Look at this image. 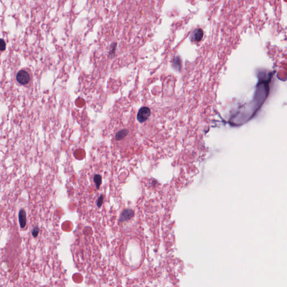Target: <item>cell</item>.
<instances>
[{
  "label": "cell",
  "instance_id": "10",
  "mask_svg": "<svg viewBox=\"0 0 287 287\" xmlns=\"http://www.w3.org/2000/svg\"><path fill=\"white\" fill-rule=\"evenodd\" d=\"M103 196L102 195H101L98 200V202H97V205L98 206V208H100L101 206V205L103 204Z\"/></svg>",
  "mask_w": 287,
  "mask_h": 287
},
{
  "label": "cell",
  "instance_id": "6",
  "mask_svg": "<svg viewBox=\"0 0 287 287\" xmlns=\"http://www.w3.org/2000/svg\"><path fill=\"white\" fill-rule=\"evenodd\" d=\"M128 130L126 129L122 130L118 132L116 135V139L117 140H121L125 138L128 134Z\"/></svg>",
  "mask_w": 287,
  "mask_h": 287
},
{
  "label": "cell",
  "instance_id": "9",
  "mask_svg": "<svg viewBox=\"0 0 287 287\" xmlns=\"http://www.w3.org/2000/svg\"><path fill=\"white\" fill-rule=\"evenodd\" d=\"M6 49V43L4 39H0V51H4Z\"/></svg>",
  "mask_w": 287,
  "mask_h": 287
},
{
  "label": "cell",
  "instance_id": "1",
  "mask_svg": "<svg viewBox=\"0 0 287 287\" xmlns=\"http://www.w3.org/2000/svg\"><path fill=\"white\" fill-rule=\"evenodd\" d=\"M150 114H151V112L149 108L146 107L142 108L140 109L137 114V120L140 123L144 122L148 119V118L150 116Z\"/></svg>",
  "mask_w": 287,
  "mask_h": 287
},
{
  "label": "cell",
  "instance_id": "11",
  "mask_svg": "<svg viewBox=\"0 0 287 287\" xmlns=\"http://www.w3.org/2000/svg\"><path fill=\"white\" fill-rule=\"evenodd\" d=\"M116 46H117V43H113L111 45V50H110V54L111 55H113L114 54L115 50L116 48Z\"/></svg>",
  "mask_w": 287,
  "mask_h": 287
},
{
  "label": "cell",
  "instance_id": "5",
  "mask_svg": "<svg viewBox=\"0 0 287 287\" xmlns=\"http://www.w3.org/2000/svg\"><path fill=\"white\" fill-rule=\"evenodd\" d=\"M204 31L200 28H199L196 29L193 33L192 35V39L195 42H199L202 39Z\"/></svg>",
  "mask_w": 287,
  "mask_h": 287
},
{
  "label": "cell",
  "instance_id": "8",
  "mask_svg": "<svg viewBox=\"0 0 287 287\" xmlns=\"http://www.w3.org/2000/svg\"><path fill=\"white\" fill-rule=\"evenodd\" d=\"M39 233V228H38V227H37V226L33 228L32 232H31L32 235L33 236V237H34V238H36L38 236Z\"/></svg>",
  "mask_w": 287,
  "mask_h": 287
},
{
  "label": "cell",
  "instance_id": "3",
  "mask_svg": "<svg viewBox=\"0 0 287 287\" xmlns=\"http://www.w3.org/2000/svg\"><path fill=\"white\" fill-rule=\"evenodd\" d=\"M134 215V211L130 209H125L121 213L120 220L121 221H125L131 219Z\"/></svg>",
  "mask_w": 287,
  "mask_h": 287
},
{
  "label": "cell",
  "instance_id": "7",
  "mask_svg": "<svg viewBox=\"0 0 287 287\" xmlns=\"http://www.w3.org/2000/svg\"><path fill=\"white\" fill-rule=\"evenodd\" d=\"M94 182L95 183L97 189H98L102 183V177L99 174H95L94 177Z\"/></svg>",
  "mask_w": 287,
  "mask_h": 287
},
{
  "label": "cell",
  "instance_id": "2",
  "mask_svg": "<svg viewBox=\"0 0 287 287\" xmlns=\"http://www.w3.org/2000/svg\"><path fill=\"white\" fill-rule=\"evenodd\" d=\"M16 80L17 82L21 85H26L30 81V75L26 71L22 70L17 73Z\"/></svg>",
  "mask_w": 287,
  "mask_h": 287
},
{
  "label": "cell",
  "instance_id": "4",
  "mask_svg": "<svg viewBox=\"0 0 287 287\" xmlns=\"http://www.w3.org/2000/svg\"><path fill=\"white\" fill-rule=\"evenodd\" d=\"M19 221L21 229H24L27 225V214L24 209H21L19 212Z\"/></svg>",
  "mask_w": 287,
  "mask_h": 287
}]
</instances>
